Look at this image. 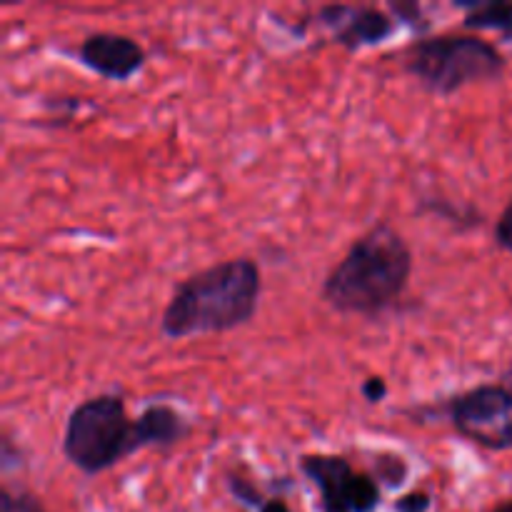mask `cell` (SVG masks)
<instances>
[{
  "mask_svg": "<svg viewBox=\"0 0 512 512\" xmlns=\"http://www.w3.org/2000/svg\"><path fill=\"white\" fill-rule=\"evenodd\" d=\"M493 512H512V500H508V503H503V505H498V508H495Z\"/></svg>",
  "mask_w": 512,
  "mask_h": 512,
  "instance_id": "obj_20",
  "label": "cell"
},
{
  "mask_svg": "<svg viewBox=\"0 0 512 512\" xmlns=\"http://www.w3.org/2000/svg\"><path fill=\"white\" fill-rule=\"evenodd\" d=\"M360 393H363V398L368 400L370 405H378L388 398V383H385L383 378H378V375H373V378L365 380L363 388H360Z\"/></svg>",
  "mask_w": 512,
  "mask_h": 512,
  "instance_id": "obj_18",
  "label": "cell"
},
{
  "mask_svg": "<svg viewBox=\"0 0 512 512\" xmlns=\"http://www.w3.org/2000/svg\"><path fill=\"white\" fill-rule=\"evenodd\" d=\"M453 428L485 450H512V390L505 385H478L455 395L448 405Z\"/></svg>",
  "mask_w": 512,
  "mask_h": 512,
  "instance_id": "obj_5",
  "label": "cell"
},
{
  "mask_svg": "<svg viewBox=\"0 0 512 512\" xmlns=\"http://www.w3.org/2000/svg\"><path fill=\"white\" fill-rule=\"evenodd\" d=\"M263 293L260 265L250 258L215 263L175 285L160 333L170 340L228 333L255 318Z\"/></svg>",
  "mask_w": 512,
  "mask_h": 512,
  "instance_id": "obj_1",
  "label": "cell"
},
{
  "mask_svg": "<svg viewBox=\"0 0 512 512\" xmlns=\"http://www.w3.org/2000/svg\"><path fill=\"white\" fill-rule=\"evenodd\" d=\"M413 273V253L390 223H375L360 235L325 278L320 298L335 313L375 315L393 308Z\"/></svg>",
  "mask_w": 512,
  "mask_h": 512,
  "instance_id": "obj_2",
  "label": "cell"
},
{
  "mask_svg": "<svg viewBox=\"0 0 512 512\" xmlns=\"http://www.w3.org/2000/svg\"><path fill=\"white\" fill-rule=\"evenodd\" d=\"M140 448H173L190 435V420L173 405H148L135 418Z\"/></svg>",
  "mask_w": 512,
  "mask_h": 512,
  "instance_id": "obj_9",
  "label": "cell"
},
{
  "mask_svg": "<svg viewBox=\"0 0 512 512\" xmlns=\"http://www.w3.org/2000/svg\"><path fill=\"white\" fill-rule=\"evenodd\" d=\"M420 210L430 215H438L440 220H448V223H455V228L460 230L483 225V213L475 205H458L448 198H425L420 203Z\"/></svg>",
  "mask_w": 512,
  "mask_h": 512,
  "instance_id": "obj_11",
  "label": "cell"
},
{
  "mask_svg": "<svg viewBox=\"0 0 512 512\" xmlns=\"http://www.w3.org/2000/svg\"><path fill=\"white\" fill-rule=\"evenodd\" d=\"M0 512H45L40 500L30 493L10 495L8 490L0 493Z\"/></svg>",
  "mask_w": 512,
  "mask_h": 512,
  "instance_id": "obj_14",
  "label": "cell"
},
{
  "mask_svg": "<svg viewBox=\"0 0 512 512\" xmlns=\"http://www.w3.org/2000/svg\"><path fill=\"white\" fill-rule=\"evenodd\" d=\"M145 50L138 40L130 35L120 33H90L88 38L80 43L78 60L95 75L108 80H125L140 73L145 65Z\"/></svg>",
  "mask_w": 512,
  "mask_h": 512,
  "instance_id": "obj_8",
  "label": "cell"
},
{
  "mask_svg": "<svg viewBox=\"0 0 512 512\" xmlns=\"http://www.w3.org/2000/svg\"><path fill=\"white\" fill-rule=\"evenodd\" d=\"M430 510V495L428 493H408L398 498L395 512H428Z\"/></svg>",
  "mask_w": 512,
  "mask_h": 512,
  "instance_id": "obj_17",
  "label": "cell"
},
{
  "mask_svg": "<svg viewBox=\"0 0 512 512\" xmlns=\"http://www.w3.org/2000/svg\"><path fill=\"white\" fill-rule=\"evenodd\" d=\"M495 243H498L505 253L512 255V203L505 205L498 223H495Z\"/></svg>",
  "mask_w": 512,
  "mask_h": 512,
  "instance_id": "obj_16",
  "label": "cell"
},
{
  "mask_svg": "<svg viewBox=\"0 0 512 512\" xmlns=\"http://www.w3.org/2000/svg\"><path fill=\"white\" fill-rule=\"evenodd\" d=\"M390 10H393L395 20H403V23H408L413 30H428L430 23L428 18L423 15V10H420L418 3H390Z\"/></svg>",
  "mask_w": 512,
  "mask_h": 512,
  "instance_id": "obj_15",
  "label": "cell"
},
{
  "mask_svg": "<svg viewBox=\"0 0 512 512\" xmlns=\"http://www.w3.org/2000/svg\"><path fill=\"white\" fill-rule=\"evenodd\" d=\"M258 512H290V508L283 498H270L265 500V505Z\"/></svg>",
  "mask_w": 512,
  "mask_h": 512,
  "instance_id": "obj_19",
  "label": "cell"
},
{
  "mask_svg": "<svg viewBox=\"0 0 512 512\" xmlns=\"http://www.w3.org/2000/svg\"><path fill=\"white\" fill-rule=\"evenodd\" d=\"M300 470L320 490L325 512H373L380 505L378 483L358 473L343 455H303Z\"/></svg>",
  "mask_w": 512,
  "mask_h": 512,
  "instance_id": "obj_6",
  "label": "cell"
},
{
  "mask_svg": "<svg viewBox=\"0 0 512 512\" xmlns=\"http://www.w3.org/2000/svg\"><path fill=\"white\" fill-rule=\"evenodd\" d=\"M508 60L493 43L475 35H438L423 38L405 55V70L428 93L448 95L473 83L503 78Z\"/></svg>",
  "mask_w": 512,
  "mask_h": 512,
  "instance_id": "obj_4",
  "label": "cell"
},
{
  "mask_svg": "<svg viewBox=\"0 0 512 512\" xmlns=\"http://www.w3.org/2000/svg\"><path fill=\"white\" fill-rule=\"evenodd\" d=\"M375 473L383 480V485H388V488H400V485L405 483V478H408V463H405V458H400V455L383 453L375 460Z\"/></svg>",
  "mask_w": 512,
  "mask_h": 512,
  "instance_id": "obj_12",
  "label": "cell"
},
{
  "mask_svg": "<svg viewBox=\"0 0 512 512\" xmlns=\"http://www.w3.org/2000/svg\"><path fill=\"white\" fill-rule=\"evenodd\" d=\"M138 450V425L120 395H95L68 415L63 455L80 473L100 475Z\"/></svg>",
  "mask_w": 512,
  "mask_h": 512,
  "instance_id": "obj_3",
  "label": "cell"
},
{
  "mask_svg": "<svg viewBox=\"0 0 512 512\" xmlns=\"http://www.w3.org/2000/svg\"><path fill=\"white\" fill-rule=\"evenodd\" d=\"M465 10L463 25L470 30H498L505 40L512 43V3L505 0H463L455 3Z\"/></svg>",
  "mask_w": 512,
  "mask_h": 512,
  "instance_id": "obj_10",
  "label": "cell"
},
{
  "mask_svg": "<svg viewBox=\"0 0 512 512\" xmlns=\"http://www.w3.org/2000/svg\"><path fill=\"white\" fill-rule=\"evenodd\" d=\"M228 488H230V493L235 495V500H240V503L250 505V508L260 510L265 505L263 495L258 493V488H255V485L250 483V480L240 478V475H228Z\"/></svg>",
  "mask_w": 512,
  "mask_h": 512,
  "instance_id": "obj_13",
  "label": "cell"
},
{
  "mask_svg": "<svg viewBox=\"0 0 512 512\" xmlns=\"http://www.w3.org/2000/svg\"><path fill=\"white\" fill-rule=\"evenodd\" d=\"M315 18L323 28L330 30L335 43L343 45L350 53L385 43L398 30L395 18L373 5H323Z\"/></svg>",
  "mask_w": 512,
  "mask_h": 512,
  "instance_id": "obj_7",
  "label": "cell"
}]
</instances>
